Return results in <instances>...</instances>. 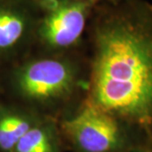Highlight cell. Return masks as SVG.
I'll use <instances>...</instances> for the list:
<instances>
[{
	"mask_svg": "<svg viewBox=\"0 0 152 152\" xmlns=\"http://www.w3.org/2000/svg\"><path fill=\"white\" fill-rule=\"evenodd\" d=\"M86 102L152 140V4H112L93 23Z\"/></svg>",
	"mask_w": 152,
	"mask_h": 152,
	"instance_id": "obj_1",
	"label": "cell"
},
{
	"mask_svg": "<svg viewBox=\"0 0 152 152\" xmlns=\"http://www.w3.org/2000/svg\"><path fill=\"white\" fill-rule=\"evenodd\" d=\"M80 82L78 64L64 53L31 60L16 76L18 91L40 115L64 107L78 92Z\"/></svg>",
	"mask_w": 152,
	"mask_h": 152,
	"instance_id": "obj_2",
	"label": "cell"
},
{
	"mask_svg": "<svg viewBox=\"0 0 152 152\" xmlns=\"http://www.w3.org/2000/svg\"><path fill=\"white\" fill-rule=\"evenodd\" d=\"M66 148L73 152H125L152 141L140 132L84 101L58 121Z\"/></svg>",
	"mask_w": 152,
	"mask_h": 152,
	"instance_id": "obj_3",
	"label": "cell"
},
{
	"mask_svg": "<svg viewBox=\"0 0 152 152\" xmlns=\"http://www.w3.org/2000/svg\"><path fill=\"white\" fill-rule=\"evenodd\" d=\"M47 14L37 26V39L50 54L78 46L86 29L91 0H42Z\"/></svg>",
	"mask_w": 152,
	"mask_h": 152,
	"instance_id": "obj_4",
	"label": "cell"
},
{
	"mask_svg": "<svg viewBox=\"0 0 152 152\" xmlns=\"http://www.w3.org/2000/svg\"><path fill=\"white\" fill-rule=\"evenodd\" d=\"M58 121L47 117L23 135L11 152H64Z\"/></svg>",
	"mask_w": 152,
	"mask_h": 152,
	"instance_id": "obj_5",
	"label": "cell"
},
{
	"mask_svg": "<svg viewBox=\"0 0 152 152\" xmlns=\"http://www.w3.org/2000/svg\"><path fill=\"white\" fill-rule=\"evenodd\" d=\"M47 118L38 113H6L0 116V152H11L23 135Z\"/></svg>",
	"mask_w": 152,
	"mask_h": 152,
	"instance_id": "obj_6",
	"label": "cell"
},
{
	"mask_svg": "<svg viewBox=\"0 0 152 152\" xmlns=\"http://www.w3.org/2000/svg\"><path fill=\"white\" fill-rule=\"evenodd\" d=\"M28 20L18 11L0 10V50L16 47L27 32Z\"/></svg>",
	"mask_w": 152,
	"mask_h": 152,
	"instance_id": "obj_7",
	"label": "cell"
},
{
	"mask_svg": "<svg viewBox=\"0 0 152 152\" xmlns=\"http://www.w3.org/2000/svg\"><path fill=\"white\" fill-rule=\"evenodd\" d=\"M125 152H152V141L138 145Z\"/></svg>",
	"mask_w": 152,
	"mask_h": 152,
	"instance_id": "obj_8",
	"label": "cell"
},
{
	"mask_svg": "<svg viewBox=\"0 0 152 152\" xmlns=\"http://www.w3.org/2000/svg\"><path fill=\"white\" fill-rule=\"evenodd\" d=\"M112 4H118V3H119V2H122V1H124V0H109Z\"/></svg>",
	"mask_w": 152,
	"mask_h": 152,
	"instance_id": "obj_9",
	"label": "cell"
}]
</instances>
